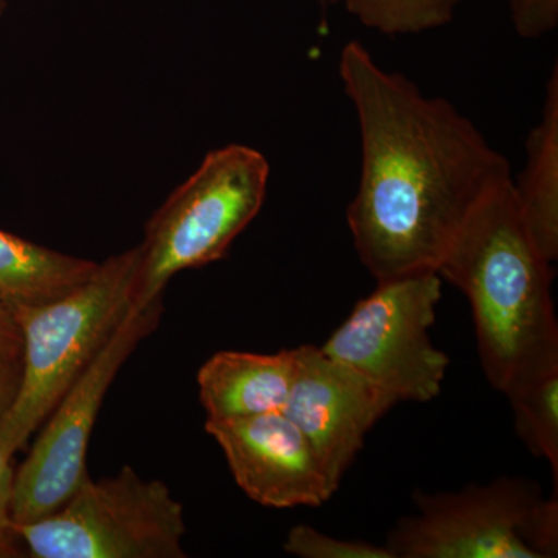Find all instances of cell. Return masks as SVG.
<instances>
[{
  "instance_id": "6da1fadb",
  "label": "cell",
  "mask_w": 558,
  "mask_h": 558,
  "mask_svg": "<svg viewBox=\"0 0 558 558\" xmlns=\"http://www.w3.org/2000/svg\"><path fill=\"white\" fill-rule=\"evenodd\" d=\"M339 73L362 143L348 208L359 258L376 281L436 271L470 215L512 179L509 160L451 102L388 72L357 40L341 49Z\"/></svg>"
},
{
  "instance_id": "7a4b0ae2",
  "label": "cell",
  "mask_w": 558,
  "mask_h": 558,
  "mask_svg": "<svg viewBox=\"0 0 558 558\" xmlns=\"http://www.w3.org/2000/svg\"><path fill=\"white\" fill-rule=\"evenodd\" d=\"M512 179L481 202L436 270L468 296L481 366L499 392L558 360L553 263L521 219Z\"/></svg>"
},
{
  "instance_id": "3957f363",
  "label": "cell",
  "mask_w": 558,
  "mask_h": 558,
  "mask_svg": "<svg viewBox=\"0 0 558 558\" xmlns=\"http://www.w3.org/2000/svg\"><path fill=\"white\" fill-rule=\"evenodd\" d=\"M140 247L98 264L78 288L36 306L10 307L22 339L16 398L0 438L21 450L134 307Z\"/></svg>"
},
{
  "instance_id": "277c9868",
  "label": "cell",
  "mask_w": 558,
  "mask_h": 558,
  "mask_svg": "<svg viewBox=\"0 0 558 558\" xmlns=\"http://www.w3.org/2000/svg\"><path fill=\"white\" fill-rule=\"evenodd\" d=\"M269 175L258 149L234 143L211 150L146 226L134 306L161 300L180 271L222 259L263 208Z\"/></svg>"
},
{
  "instance_id": "5b68a950",
  "label": "cell",
  "mask_w": 558,
  "mask_h": 558,
  "mask_svg": "<svg viewBox=\"0 0 558 558\" xmlns=\"http://www.w3.org/2000/svg\"><path fill=\"white\" fill-rule=\"evenodd\" d=\"M557 495L508 476L458 492L416 490L417 513L400 520L385 546L395 558L557 557Z\"/></svg>"
},
{
  "instance_id": "8992f818",
  "label": "cell",
  "mask_w": 558,
  "mask_h": 558,
  "mask_svg": "<svg viewBox=\"0 0 558 558\" xmlns=\"http://www.w3.org/2000/svg\"><path fill=\"white\" fill-rule=\"evenodd\" d=\"M35 558H185L183 508L161 481L131 465L116 476L87 478L62 508L14 524Z\"/></svg>"
},
{
  "instance_id": "52a82bcc",
  "label": "cell",
  "mask_w": 558,
  "mask_h": 558,
  "mask_svg": "<svg viewBox=\"0 0 558 558\" xmlns=\"http://www.w3.org/2000/svg\"><path fill=\"white\" fill-rule=\"evenodd\" d=\"M440 299L438 271L377 281L322 349L396 403H427L438 398L450 365L429 337Z\"/></svg>"
},
{
  "instance_id": "ba28073f",
  "label": "cell",
  "mask_w": 558,
  "mask_h": 558,
  "mask_svg": "<svg viewBox=\"0 0 558 558\" xmlns=\"http://www.w3.org/2000/svg\"><path fill=\"white\" fill-rule=\"evenodd\" d=\"M161 314V300L143 311L132 307L97 357L51 410L31 453L14 473L11 501L14 524L51 515L90 478L87 450L102 400L124 362L156 330Z\"/></svg>"
},
{
  "instance_id": "9c48e42d",
  "label": "cell",
  "mask_w": 558,
  "mask_h": 558,
  "mask_svg": "<svg viewBox=\"0 0 558 558\" xmlns=\"http://www.w3.org/2000/svg\"><path fill=\"white\" fill-rule=\"evenodd\" d=\"M293 352L295 374L282 413L310 440L339 490L371 428L398 403L322 347L304 344Z\"/></svg>"
},
{
  "instance_id": "30bf717a",
  "label": "cell",
  "mask_w": 558,
  "mask_h": 558,
  "mask_svg": "<svg viewBox=\"0 0 558 558\" xmlns=\"http://www.w3.org/2000/svg\"><path fill=\"white\" fill-rule=\"evenodd\" d=\"M205 429L223 451L245 495L266 508H318L337 488L314 447L282 411L207 418Z\"/></svg>"
},
{
  "instance_id": "8fae6325",
  "label": "cell",
  "mask_w": 558,
  "mask_h": 558,
  "mask_svg": "<svg viewBox=\"0 0 558 558\" xmlns=\"http://www.w3.org/2000/svg\"><path fill=\"white\" fill-rule=\"evenodd\" d=\"M293 374V349L275 354L216 352L197 374L207 418L259 416L284 410Z\"/></svg>"
},
{
  "instance_id": "7c38bea8",
  "label": "cell",
  "mask_w": 558,
  "mask_h": 558,
  "mask_svg": "<svg viewBox=\"0 0 558 558\" xmlns=\"http://www.w3.org/2000/svg\"><path fill=\"white\" fill-rule=\"evenodd\" d=\"M526 159L519 179H512L521 219L549 263L558 258V68L546 84L538 123L526 138Z\"/></svg>"
},
{
  "instance_id": "4fadbf2b",
  "label": "cell",
  "mask_w": 558,
  "mask_h": 558,
  "mask_svg": "<svg viewBox=\"0 0 558 558\" xmlns=\"http://www.w3.org/2000/svg\"><path fill=\"white\" fill-rule=\"evenodd\" d=\"M98 263L64 255L0 230V300L9 307L49 303L78 288Z\"/></svg>"
},
{
  "instance_id": "5bb4252c",
  "label": "cell",
  "mask_w": 558,
  "mask_h": 558,
  "mask_svg": "<svg viewBox=\"0 0 558 558\" xmlns=\"http://www.w3.org/2000/svg\"><path fill=\"white\" fill-rule=\"evenodd\" d=\"M502 395L508 396L521 442L548 462L558 487V360L520 374Z\"/></svg>"
},
{
  "instance_id": "9a60e30c",
  "label": "cell",
  "mask_w": 558,
  "mask_h": 558,
  "mask_svg": "<svg viewBox=\"0 0 558 558\" xmlns=\"http://www.w3.org/2000/svg\"><path fill=\"white\" fill-rule=\"evenodd\" d=\"M465 0H340L360 24L389 36L435 31L453 20Z\"/></svg>"
},
{
  "instance_id": "2e32d148",
  "label": "cell",
  "mask_w": 558,
  "mask_h": 558,
  "mask_svg": "<svg viewBox=\"0 0 558 558\" xmlns=\"http://www.w3.org/2000/svg\"><path fill=\"white\" fill-rule=\"evenodd\" d=\"M284 550L301 558H395L387 546L365 539L330 537L307 524L290 529Z\"/></svg>"
},
{
  "instance_id": "e0dca14e",
  "label": "cell",
  "mask_w": 558,
  "mask_h": 558,
  "mask_svg": "<svg viewBox=\"0 0 558 558\" xmlns=\"http://www.w3.org/2000/svg\"><path fill=\"white\" fill-rule=\"evenodd\" d=\"M14 453L10 444L0 438V558L22 557L25 550L11 515L14 481L11 458Z\"/></svg>"
},
{
  "instance_id": "ac0fdd59",
  "label": "cell",
  "mask_w": 558,
  "mask_h": 558,
  "mask_svg": "<svg viewBox=\"0 0 558 558\" xmlns=\"http://www.w3.org/2000/svg\"><path fill=\"white\" fill-rule=\"evenodd\" d=\"M513 28L524 39H538L556 31L558 0H506Z\"/></svg>"
},
{
  "instance_id": "d6986e66",
  "label": "cell",
  "mask_w": 558,
  "mask_h": 558,
  "mask_svg": "<svg viewBox=\"0 0 558 558\" xmlns=\"http://www.w3.org/2000/svg\"><path fill=\"white\" fill-rule=\"evenodd\" d=\"M22 339L10 307L0 300V360L20 359Z\"/></svg>"
},
{
  "instance_id": "ffe728a7",
  "label": "cell",
  "mask_w": 558,
  "mask_h": 558,
  "mask_svg": "<svg viewBox=\"0 0 558 558\" xmlns=\"http://www.w3.org/2000/svg\"><path fill=\"white\" fill-rule=\"evenodd\" d=\"M22 362L20 359L0 360V417L7 413L20 388Z\"/></svg>"
},
{
  "instance_id": "44dd1931",
  "label": "cell",
  "mask_w": 558,
  "mask_h": 558,
  "mask_svg": "<svg viewBox=\"0 0 558 558\" xmlns=\"http://www.w3.org/2000/svg\"><path fill=\"white\" fill-rule=\"evenodd\" d=\"M325 2H329V3H339L340 0H325Z\"/></svg>"
},
{
  "instance_id": "7402d4cb",
  "label": "cell",
  "mask_w": 558,
  "mask_h": 558,
  "mask_svg": "<svg viewBox=\"0 0 558 558\" xmlns=\"http://www.w3.org/2000/svg\"><path fill=\"white\" fill-rule=\"evenodd\" d=\"M2 11H3V2H2V0H0V14H2Z\"/></svg>"
}]
</instances>
